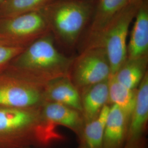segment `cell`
Here are the masks:
<instances>
[{"mask_svg": "<svg viewBox=\"0 0 148 148\" xmlns=\"http://www.w3.org/2000/svg\"><path fill=\"white\" fill-rule=\"evenodd\" d=\"M142 1L135 0L127 5L112 19L95 41L86 47L99 46L105 49L111 66V76L127 59L129 28Z\"/></svg>", "mask_w": 148, "mask_h": 148, "instance_id": "4", "label": "cell"}, {"mask_svg": "<svg viewBox=\"0 0 148 148\" xmlns=\"http://www.w3.org/2000/svg\"><path fill=\"white\" fill-rule=\"evenodd\" d=\"M54 0H3L0 4V18L41 10Z\"/></svg>", "mask_w": 148, "mask_h": 148, "instance_id": "18", "label": "cell"}, {"mask_svg": "<svg viewBox=\"0 0 148 148\" xmlns=\"http://www.w3.org/2000/svg\"><path fill=\"white\" fill-rule=\"evenodd\" d=\"M85 1H87V2H92L94 0H83Z\"/></svg>", "mask_w": 148, "mask_h": 148, "instance_id": "21", "label": "cell"}, {"mask_svg": "<svg viewBox=\"0 0 148 148\" xmlns=\"http://www.w3.org/2000/svg\"><path fill=\"white\" fill-rule=\"evenodd\" d=\"M110 105L103 107L98 116L93 120L85 123L79 138L77 148H101L103 133Z\"/></svg>", "mask_w": 148, "mask_h": 148, "instance_id": "16", "label": "cell"}, {"mask_svg": "<svg viewBox=\"0 0 148 148\" xmlns=\"http://www.w3.org/2000/svg\"><path fill=\"white\" fill-rule=\"evenodd\" d=\"M41 112L48 121L59 126L67 127L79 137L85 126L80 111L68 106L52 101H45Z\"/></svg>", "mask_w": 148, "mask_h": 148, "instance_id": "9", "label": "cell"}, {"mask_svg": "<svg viewBox=\"0 0 148 148\" xmlns=\"http://www.w3.org/2000/svg\"><path fill=\"white\" fill-rule=\"evenodd\" d=\"M109 105H116L130 120L135 104L136 90H130L117 81L114 76L109 79Z\"/></svg>", "mask_w": 148, "mask_h": 148, "instance_id": "17", "label": "cell"}, {"mask_svg": "<svg viewBox=\"0 0 148 148\" xmlns=\"http://www.w3.org/2000/svg\"><path fill=\"white\" fill-rule=\"evenodd\" d=\"M123 148H147V139L144 137L136 141L126 142Z\"/></svg>", "mask_w": 148, "mask_h": 148, "instance_id": "20", "label": "cell"}, {"mask_svg": "<svg viewBox=\"0 0 148 148\" xmlns=\"http://www.w3.org/2000/svg\"><path fill=\"white\" fill-rule=\"evenodd\" d=\"M148 56L128 59L114 76L117 81L130 90H136L148 73Z\"/></svg>", "mask_w": 148, "mask_h": 148, "instance_id": "15", "label": "cell"}, {"mask_svg": "<svg viewBox=\"0 0 148 148\" xmlns=\"http://www.w3.org/2000/svg\"><path fill=\"white\" fill-rule=\"evenodd\" d=\"M37 148V147H27V148Z\"/></svg>", "mask_w": 148, "mask_h": 148, "instance_id": "22", "label": "cell"}, {"mask_svg": "<svg viewBox=\"0 0 148 148\" xmlns=\"http://www.w3.org/2000/svg\"><path fill=\"white\" fill-rule=\"evenodd\" d=\"M45 88L5 72L0 73V106L41 107Z\"/></svg>", "mask_w": 148, "mask_h": 148, "instance_id": "7", "label": "cell"}, {"mask_svg": "<svg viewBox=\"0 0 148 148\" xmlns=\"http://www.w3.org/2000/svg\"><path fill=\"white\" fill-rule=\"evenodd\" d=\"M42 10L51 32L71 47L92 18L94 7L92 2L83 0H54Z\"/></svg>", "mask_w": 148, "mask_h": 148, "instance_id": "3", "label": "cell"}, {"mask_svg": "<svg viewBox=\"0 0 148 148\" xmlns=\"http://www.w3.org/2000/svg\"><path fill=\"white\" fill-rule=\"evenodd\" d=\"M44 98L45 101L58 103L82 111L79 91L68 76L48 84L45 88Z\"/></svg>", "mask_w": 148, "mask_h": 148, "instance_id": "14", "label": "cell"}, {"mask_svg": "<svg viewBox=\"0 0 148 148\" xmlns=\"http://www.w3.org/2000/svg\"><path fill=\"white\" fill-rule=\"evenodd\" d=\"M109 79L91 85L79 91L82 115L85 123L98 116L104 106L108 104Z\"/></svg>", "mask_w": 148, "mask_h": 148, "instance_id": "13", "label": "cell"}, {"mask_svg": "<svg viewBox=\"0 0 148 148\" xmlns=\"http://www.w3.org/2000/svg\"><path fill=\"white\" fill-rule=\"evenodd\" d=\"M135 0H97L87 37L86 47L93 42L112 19Z\"/></svg>", "mask_w": 148, "mask_h": 148, "instance_id": "12", "label": "cell"}, {"mask_svg": "<svg viewBox=\"0 0 148 148\" xmlns=\"http://www.w3.org/2000/svg\"><path fill=\"white\" fill-rule=\"evenodd\" d=\"M112 75L105 49L95 46L85 48L73 59L69 77L79 91L91 85L109 79Z\"/></svg>", "mask_w": 148, "mask_h": 148, "instance_id": "6", "label": "cell"}, {"mask_svg": "<svg viewBox=\"0 0 148 148\" xmlns=\"http://www.w3.org/2000/svg\"><path fill=\"white\" fill-rule=\"evenodd\" d=\"M41 107L0 106V148H48L65 139Z\"/></svg>", "mask_w": 148, "mask_h": 148, "instance_id": "1", "label": "cell"}, {"mask_svg": "<svg viewBox=\"0 0 148 148\" xmlns=\"http://www.w3.org/2000/svg\"><path fill=\"white\" fill-rule=\"evenodd\" d=\"M3 1V0H0V4L2 2V1Z\"/></svg>", "mask_w": 148, "mask_h": 148, "instance_id": "23", "label": "cell"}, {"mask_svg": "<svg viewBox=\"0 0 148 148\" xmlns=\"http://www.w3.org/2000/svg\"><path fill=\"white\" fill-rule=\"evenodd\" d=\"M148 121V72L137 88L135 104L129 122L126 142L145 137Z\"/></svg>", "mask_w": 148, "mask_h": 148, "instance_id": "8", "label": "cell"}, {"mask_svg": "<svg viewBox=\"0 0 148 148\" xmlns=\"http://www.w3.org/2000/svg\"><path fill=\"white\" fill-rule=\"evenodd\" d=\"M134 20L127 43L128 59L148 56V0H143Z\"/></svg>", "mask_w": 148, "mask_h": 148, "instance_id": "10", "label": "cell"}, {"mask_svg": "<svg viewBox=\"0 0 148 148\" xmlns=\"http://www.w3.org/2000/svg\"><path fill=\"white\" fill-rule=\"evenodd\" d=\"M73 59L59 52L50 32L25 48L4 72L45 87L56 79L69 77Z\"/></svg>", "mask_w": 148, "mask_h": 148, "instance_id": "2", "label": "cell"}, {"mask_svg": "<svg viewBox=\"0 0 148 148\" xmlns=\"http://www.w3.org/2000/svg\"><path fill=\"white\" fill-rule=\"evenodd\" d=\"M50 32L42 10L0 18V43L8 46L26 48Z\"/></svg>", "mask_w": 148, "mask_h": 148, "instance_id": "5", "label": "cell"}, {"mask_svg": "<svg viewBox=\"0 0 148 148\" xmlns=\"http://www.w3.org/2000/svg\"><path fill=\"white\" fill-rule=\"evenodd\" d=\"M129 119L116 105H110L101 148H123L126 143Z\"/></svg>", "mask_w": 148, "mask_h": 148, "instance_id": "11", "label": "cell"}, {"mask_svg": "<svg viewBox=\"0 0 148 148\" xmlns=\"http://www.w3.org/2000/svg\"><path fill=\"white\" fill-rule=\"evenodd\" d=\"M25 48L8 46L0 43V73L4 72L11 62Z\"/></svg>", "mask_w": 148, "mask_h": 148, "instance_id": "19", "label": "cell"}]
</instances>
